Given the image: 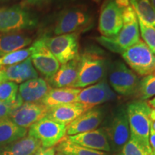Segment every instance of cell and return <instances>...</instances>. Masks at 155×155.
Segmentation results:
<instances>
[{"label": "cell", "instance_id": "6da1fadb", "mask_svg": "<svg viewBox=\"0 0 155 155\" xmlns=\"http://www.w3.org/2000/svg\"><path fill=\"white\" fill-rule=\"evenodd\" d=\"M108 65L104 51L94 45L86 48L79 54L78 74L71 88H86L104 80Z\"/></svg>", "mask_w": 155, "mask_h": 155}, {"label": "cell", "instance_id": "7a4b0ae2", "mask_svg": "<svg viewBox=\"0 0 155 155\" xmlns=\"http://www.w3.org/2000/svg\"><path fill=\"white\" fill-rule=\"evenodd\" d=\"M122 19L123 26L115 36L95 38L101 45L115 53L122 54L141 40L138 19L132 6L122 9Z\"/></svg>", "mask_w": 155, "mask_h": 155}, {"label": "cell", "instance_id": "3957f363", "mask_svg": "<svg viewBox=\"0 0 155 155\" xmlns=\"http://www.w3.org/2000/svg\"><path fill=\"white\" fill-rule=\"evenodd\" d=\"M127 113L129 119L130 137L152 150L150 145L151 129L150 114L152 108L146 101L135 100L127 105Z\"/></svg>", "mask_w": 155, "mask_h": 155}, {"label": "cell", "instance_id": "277c9868", "mask_svg": "<svg viewBox=\"0 0 155 155\" xmlns=\"http://www.w3.org/2000/svg\"><path fill=\"white\" fill-rule=\"evenodd\" d=\"M93 17L86 8L74 7L62 12L54 28L56 35L79 33L91 28Z\"/></svg>", "mask_w": 155, "mask_h": 155}, {"label": "cell", "instance_id": "5b68a950", "mask_svg": "<svg viewBox=\"0 0 155 155\" xmlns=\"http://www.w3.org/2000/svg\"><path fill=\"white\" fill-rule=\"evenodd\" d=\"M107 75L112 88L117 94L125 96L136 94L139 79L123 62L115 61L109 63Z\"/></svg>", "mask_w": 155, "mask_h": 155}, {"label": "cell", "instance_id": "8992f818", "mask_svg": "<svg viewBox=\"0 0 155 155\" xmlns=\"http://www.w3.org/2000/svg\"><path fill=\"white\" fill-rule=\"evenodd\" d=\"M121 55L131 70L141 76L155 73V55L143 40H139Z\"/></svg>", "mask_w": 155, "mask_h": 155}, {"label": "cell", "instance_id": "52a82bcc", "mask_svg": "<svg viewBox=\"0 0 155 155\" xmlns=\"http://www.w3.org/2000/svg\"><path fill=\"white\" fill-rule=\"evenodd\" d=\"M38 19L19 6L0 7V32H18L35 28Z\"/></svg>", "mask_w": 155, "mask_h": 155}, {"label": "cell", "instance_id": "ba28073f", "mask_svg": "<svg viewBox=\"0 0 155 155\" xmlns=\"http://www.w3.org/2000/svg\"><path fill=\"white\" fill-rule=\"evenodd\" d=\"M45 43L60 64H65L79 55V33L42 37Z\"/></svg>", "mask_w": 155, "mask_h": 155}, {"label": "cell", "instance_id": "9c48e42d", "mask_svg": "<svg viewBox=\"0 0 155 155\" xmlns=\"http://www.w3.org/2000/svg\"><path fill=\"white\" fill-rule=\"evenodd\" d=\"M111 151L119 152L130 138L129 119L127 109L120 107L116 110L105 128Z\"/></svg>", "mask_w": 155, "mask_h": 155}, {"label": "cell", "instance_id": "30bf717a", "mask_svg": "<svg viewBox=\"0 0 155 155\" xmlns=\"http://www.w3.org/2000/svg\"><path fill=\"white\" fill-rule=\"evenodd\" d=\"M67 126L45 116L29 128L28 135L41 143L43 148L54 147L66 136Z\"/></svg>", "mask_w": 155, "mask_h": 155}, {"label": "cell", "instance_id": "8fae6325", "mask_svg": "<svg viewBox=\"0 0 155 155\" xmlns=\"http://www.w3.org/2000/svg\"><path fill=\"white\" fill-rule=\"evenodd\" d=\"M122 26V10L116 5L115 0H106L101 7L98 19V30L101 36H115Z\"/></svg>", "mask_w": 155, "mask_h": 155}, {"label": "cell", "instance_id": "7c38bea8", "mask_svg": "<svg viewBox=\"0 0 155 155\" xmlns=\"http://www.w3.org/2000/svg\"><path fill=\"white\" fill-rule=\"evenodd\" d=\"M31 61L36 69L48 80L55 74L60 68V63L48 49L43 39L36 40L31 46Z\"/></svg>", "mask_w": 155, "mask_h": 155}, {"label": "cell", "instance_id": "4fadbf2b", "mask_svg": "<svg viewBox=\"0 0 155 155\" xmlns=\"http://www.w3.org/2000/svg\"><path fill=\"white\" fill-rule=\"evenodd\" d=\"M115 92L111 88L105 80L81 89L78 95L75 102L80 103L88 109L94 108L104 103L113 101L116 98Z\"/></svg>", "mask_w": 155, "mask_h": 155}, {"label": "cell", "instance_id": "5bb4252c", "mask_svg": "<svg viewBox=\"0 0 155 155\" xmlns=\"http://www.w3.org/2000/svg\"><path fill=\"white\" fill-rule=\"evenodd\" d=\"M48 110L42 103H23L12 111L8 119L19 127L28 129L44 118Z\"/></svg>", "mask_w": 155, "mask_h": 155}, {"label": "cell", "instance_id": "9a60e30c", "mask_svg": "<svg viewBox=\"0 0 155 155\" xmlns=\"http://www.w3.org/2000/svg\"><path fill=\"white\" fill-rule=\"evenodd\" d=\"M65 138L71 142L91 150L108 153L111 152L107 136L103 128L75 135L65 136Z\"/></svg>", "mask_w": 155, "mask_h": 155}, {"label": "cell", "instance_id": "2e32d148", "mask_svg": "<svg viewBox=\"0 0 155 155\" xmlns=\"http://www.w3.org/2000/svg\"><path fill=\"white\" fill-rule=\"evenodd\" d=\"M101 108H92L87 110L67 126L66 135L71 136L96 129L104 119Z\"/></svg>", "mask_w": 155, "mask_h": 155}, {"label": "cell", "instance_id": "e0dca14e", "mask_svg": "<svg viewBox=\"0 0 155 155\" xmlns=\"http://www.w3.org/2000/svg\"><path fill=\"white\" fill-rule=\"evenodd\" d=\"M50 89L45 79L37 78L22 83L19 87L18 94L23 103H41Z\"/></svg>", "mask_w": 155, "mask_h": 155}, {"label": "cell", "instance_id": "ac0fdd59", "mask_svg": "<svg viewBox=\"0 0 155 155\" xmlns=\"http://www.w3.org/2000/svg\"><path fill=\"white\" fill-rule=\"evenodd\" d=\"M87 110L88 108L82 104L71 103L49 108L45 117L68 126Z\"/></svg>", "mask_w": 155, "mask_h": 155}, {"label": "cell", "instance_id": "d6986e66", "mask_svg": "<svg viewBox=\"0 0 155 155\" xmlns=\"http://www.w3.org/2000/svg\"><path fill=\"white\" fill-rule=\"evenodd\" d=\"M79 55L72 61L63 64L55 75L48 81V84L54 88L72 87L78 74Z\"/></svg>", "mask_w": 155, "mask_h": 155}, {"label": "cell", "instance_id": "ffe728a7", "mask_svg": "<svg viewBox=\"0 0 155 155\" xmlns=\"http://www.w3.org/2000/svg\"><path fill=\"white\" fill-rule=\"evenodd\" d=\"M2 68L7 81L22 83L38 78V73L35 69L30 57L21 63L2 67Z\"/></svg>", "mask_w": 155, "mask_h": 155}, {"label": "cell", "instance_id": "44dd1931", "mask_svg": "<svg viewBox=\"0 0 155 155\" xmlns=\"http://www.w3.org/2000/svg\"><path fill=\"white\" fill-rule=\"evenodd\" d=\"M81 91V88L71 87L51 88L41 103L48 108L74 103Z\"/></svg>", "mask_w": 155, "mask_h": 155}, {"label": "cell", "instance_id": "7402d4cb", "mask_svg": "<svg viewBox=\"0 0 155 155\" xmlns=\"http://www.w3.org/2000/svg\"><path fill=\"white\" fill-rule=\"evenodd\" d=\"M32 42V39L24 33L17 32L0 34V57L23 49Z\"/></svg>", "mask_w": 155, "mask_h": 155}, {"label": "cell", "instance_id": "603a6c76", "mask_svg": "<svg viewBox=\"0 0 155 155\" xmlns=\"http://www.w3.org/2000/svg\"><path fill=\"white\" fill-rule=\"evenodd\" d=\"M41 147L38 139L28 135L0 149V155H35Z\"/></svg>", "mask_w": 155, "mask_h": 155}, {"label": "cell", "instance_id": "cb8c5ba5", "mask_svg": "<svg viewBox=\"0 0 155 155\" xmlns=\"http://www.w3.org/2000/svg\"><path fill=\"white\" fill-rule=\"evenodd\" d=\"M28 129L19 127L9 119L0 120V149L27 136Z\"/></svg>", "mask_w": 155, "mask_h": 155}, {"label": "cell", "instance_id": "d4e9b609", "mask_svg": "<svg viewBox=\"0 0 155 155\" xmlns=\"http://www.w3.org/2000/svg\"><path fill=\"white\" fill-rule=\"evenodd\" d=\"M55 150L64 155H109L108 152L91 150L71 142L65 137L57 144Z\"/></svg>", "mask_w": 155, "mask_h": 155}, {"label": "cell", "instance_id": "484cf974", "mask_svg": "<svg viewBox=\"0 0 155 155\" xmlns=\"http://www.w3.org/2000/svg\"><path fill=\"white\" fill-rule=\"evenodd\" d=\"M137 16L149 26L155 28V9L150 0H129Z\"/></svg>", "mask_w": 155, "mask_h": 155}, {"label": "cell", "instance_id": "4316f807", "mask_svg": "<svg viewBox=\"0 0 155 155\" xmlns=\"http://www.w3.org/2000/svg\"><path fill=\"white\" fill-rule=\"evenodd\" d=\"M136 96L139 100L146 101L155 96V75H149L139 79Z\"/></svg>", "mask_w": 155, "mask_h": 155}, {"label": "cell", "instance_id": "83f0119b", "mask_svg": "<svg viewBox=\"0 0 155 155\" xmlns=\"http://www.w3.org/2000/svg\"><path fill=\"white\" fill-rule=\"evenodd\" d=\"M117 155H153L152 150L130 137L129 141L117 153Z\"/></svg>", "mask_w": 155, "mask_h": 155}, {"label": "cell", "instance_id": "f1b7e54d", "mask_svg": "<svg viewBox=\"0 0 155 155\" xmlns=\"http://www.w3.org/2000/svg\"><path fill=\"white\" fill-rule=\"evenodd\" d=\"M31 53H32L31 46L30 48H23V49L12 52V53L0 58V68L9 66V65L21 63L26 60L27 58H30Z\"/></svg>", "mask_w": 155, "mask_h": 155}, {"label": "cell", "instance_id": "f546056e", "mask_svg": "<svg viewBox=\"0 0 155 155\" xmlns=\"http://www.w3.org/2000/svg\"><path fill=\"white\" fill-rule=\"evenodd\" d=\"M19 87L17 83L12 81H5L0 83V101L13 103L18 96Z\"/></svg>", "mask_w": 155, "mask_h": 155}, {"label": "cell", "instance_id": "4dcf8cb0", "mask_svg": "<svg viewBox=\"0 0 155 155\" xmlns=\"http://www.w3.org/2000/svg\"><path fill=\"white\" fill-rule=\"evenodd\" d=\"M141 38L151 51L155 55V28L145 24L137 17Z\"/></svg>", "mask_w": 155, "mask_h": 155}, {"label": "cell", "instance_id": "1f68e13d", "mask_svg": "<svg viewBox=\"0 0 155 155\" xmlns=\"http://www.w3.org/2000/svg\"><path fill=\"white\" fill-rule=\"evenodd\" d=\"M23 104L19 94L16 101L13 103H6L0 101V120L8 119L12 111L15 108L19 107Z\"/></svg>", "mask_w": 155, "mask_h": 155}, {"label": "cell", "instance_id": "d6a6232c", "mask_svg": "<svg viewBox=\"0 0 155 155\" xmlns=\"http://www.w3.org/2000/svg\"><path fill=\"white\" fill-rule=\"evenodd\" d=\"M56 150L55 147H50V148H41L39 150L35 155H55Z\"/></svg>", "mask_w": 155, "mask_h": 155}, {"label": "cell", "instance_id": "836d02e7", "mask_svg": "<svg viewBox=\"0 0 155 155\" xmlns=\"http://www.w3.org/2000/svg\"><path fill=\"white\" fill-rule=\"evenodd\" d=\"M150 145L152 149L153 155H155V131L152 128L150 129Z\"/></svg>", "mask_w": 155, "mask_h": 155}, {"label": "cell", "instance_id": "e575fe53", "mask_svg": "<svg viewBox=\"0 0 155 155\" xmlns=\"http://www.w3.org/2000/svg\"><path fill=\"white\" fill-rule=\"evenodd\" d=\"M115 2L116 5H118V7H119L121 10L123 9L126 8V7L131 5L130 1H129V0H115Z\"/></svg>", "mask_w": 155, "mask_h": 155}, {"label": "cell", "instance_id": "d590c367", "mask_svg": "<svg viewBox=\"0 0 155 155\" xmlns=\"http://www.w3.org/2000/svg\"><path fill=\"white\" fill-rule=\"evenodd\" d=\"M151 128L155 131V108H152L150 114Z\"/></svg>", "mask_w": 155, "mask_h": 155}, {"label": "cell", "instance_id": "8d00e7d4", "mask_svg": "<svg viewBox=\"0 0 155 155\" xmlns=\"http://www.w3.org/2000/svg\"><path fill=\"white\" fill-rule=\"evenodd\" d=\"M5 81H6L3 68H2H2H0V83L5 82Z\"/></svg>", "mask_w": 155, "mask_h": 155}, {"label": "cell", "instance_id": "74e56055", "mask_svg": "<svg viewBox=\"0 0 155 155\" xmlns=\"http://www.w3.org/2000/svg\"><path fill=\"white\" fill-rule=\"evenodd\" d=\"M147 103H148L149 105H150L152 108H155V97L152 98V99H150Z\"/></svg>", "mask_w": 155, "mask_h": 155}, {"label": "cell", "instance_id": "f35d334b", "mask_svg": "<svg viewBox=\"0 0 155 155\" xmlns=\"http://www.w3.org/2000/svg\"><path fill=\"white\" fill-rule=\"evenodd\" d=\"M150 1L151 4H152V5L154 7V9H155V0H150Z\"/></svg>", "mask_w": 155, "mask_h": 155}, {"label": "cell", "instance_id": "ab89813d", "mask_svg": "<svg viewBox=\"0 0 155 155\" xmlns=\"http://www.w3.org/2000/svg\"><path fill=\"white\" fill-rule=\"evenodd\" d=\"M92 1H94V2H96V3H98V2H100L101 1V0H92Z\"/></svg>", "mask_w": 155, "mask_h": 155}, {"label": "cell", "instance_id": "60d3db41", "mask_svg": "<svg viewBox=\"0 0 155 155\" xmlns=\"http://www.w3.org/2000/svg\"><path fill=\"white\" fill-rule=\"evenodd\" d=\"M55 155H64V154H61V153L57 152L55 153Z\"/></svg>", "mask_w": 155, "mask_h": 155}, {"label": "cell", "instance_id": "b9f144b4", "mask_svg": "<svg viewBox=\"0 0 155 155\" xmlns=\"http://www.w3.org/2000/svg\"><path fill=\"white\" fill-rule=\"evenodd\" d=\"M30 1H32V2H38V1H40V0H30Z\"/></svg>", "mask_w": 155, "mask_h": 155}, {"label": "cell", "instance_id": "7bdbcfd3", "mask_svg": "<svg viewBox=\"0 0 155 155\" xmlns=\"http://www.w3.org/2000/svg\"><path fill=\"white\" fill-rule=\"evenodd\" d=\"M154 75H155V73H154Z\"/></svg>", "mask_w": 155, "mask_h": 155}]
</instances>
